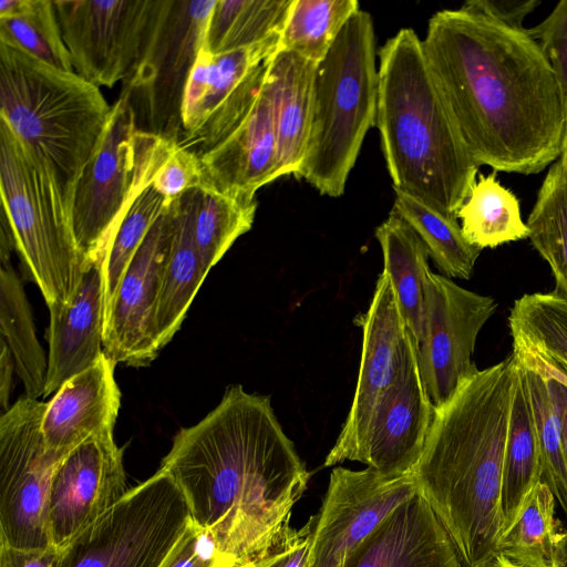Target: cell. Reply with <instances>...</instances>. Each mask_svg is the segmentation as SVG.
<instances>
[{"label":"cell","mask_w":567,"mask_h":567,"mask_svg":"<svg viewBox=\"0 0 567 567\" xmlns=\"http://www.w3.org/2000/svg\"><path fill=\"white\" fill-rule=\"evenodd\" d=\"M216 567H236L233 561H225Z\"/></svg>","instance_id":"f907efd6"},{"label":"cell","mask_w":567,"mask_h":567,"mask_svg":"<svg viewBox=\"0 0 567 567\" xmlns=\"http://www.w3.org/2000/svg\"><path fill=\"white\" fill-rule=\"evenodd\" d=\"M412 341L403 365L380 401L355 461L384 475L412 473L421 458L434 417Z\"/></svg>","instance_id":"ac0fdd59"},{"label":"cell","mask_w":567,"mask_h":567,"mask_svg":"<svg viewBox=\"0 0 567 567\" xmlns=\"http://www.w3.org/2000/svg\"><path fill=\"white\" fill-rule=\"evenodd\" d=\"M225 561L233 560L220 551L214 535L190 517L161 567H216Z\"/></svg>","instance_id":"60d3db41"},{"label":"cell","mask_w":567,"mask_h":567,"mask_svg":"<svg viewBox=\"0 0 567 567\" xmlns=\"http://www.w3.org/2000/svg\"><path fill=\"white\" fill-rule=\"evenodd\" d=\"M203 184L204 173L199 157L176 144L152 185L164 196L165 206H168L185 193L202 188Z\"/></svg>","instance_id":"ab89813d"},{"label":"cell","mask_w":567,"mask_h":567,"mask_svg":"<svg viewBox=\"0 0 567 567\" xmlns=\"http://www.w3.org/2000/svg\"><path fill=\"white\" fill-rule=\"evenodd\" d=\"M0 188L4 213L29 278L48 308L73 297L85 268L69 209L51 166L0 118Z\"/></svg>","instance_id":"52a82bcc"},{"label":"cell","mask_w":567,"mask_h":567,"mask_svg":"<svg viewBox=\"0 0 567 567\" xmlns=\"http://www.w3.org/2000/svg\"><path fill=\"white\" fill-rule=\"evenodd\" d=\"M417 494L413 472L332 470L316 524L307 567H342L352 550L402 503Z\"/></svg>","instance_id":"5bb4252c"},{"label":"cell","mask_w":567,"mask_h":567,"mask_svg":"<svg viewBox=\"0 0 567 567\" xmlns=\"http://www.w3.org/2000/svg\"><path fill=\"white\" fill-rule=\"evenodd\" d=\"M468 7L506 23L524 27V21L539 4L538 0H468Z\"/></svg>","instance_id":"7bdbcfd3"},{"label":"cell","mask_w":567,"mask_h":567,"mask_svg":"<svg viewBox=\"0 0 567 567\" xmlns=\"http://www.w3.org/2000/svg\"><path fill=\"white\" fill-rule=\"evenodd\" d=\"M256 209V196L221 193L213 187L197 189L194 236L208 271L238 237L250 230Z\"/></svg>","instance_id":"e575fe53"},{"label":"cell","mask_w":567,"mask_h":567,"mask_svg":"<svg viewBox=\"0 0 567 567\" xmlns=\"http://www.w3.org/2000/svg\"><path fill=\"white\" fill-rule=\"evenodd\" d=\"M189 518L179 487L158 470L63 547L54 567H161Z\"/></svg>","instance_id":"9c48e42d"},{"label":"cell","mask_w":567,"mask_h":567,"mask_svg":"<svg viewBox=\"0 0 567 567\" xmlns=\"http://www.w3.org/2000/svg\"><path fill=\"white\" fill-rule=\"evenodd\" d=\"M383 265L395 290L400 308L416 344L420 341L424 312V280L429 250L415 230L395 212L375 229Z\"/></svg>","instance_id":"d4e9b609"},{"label":"cell","mask_w":567,"mask_h":567,"mask_svg":"<svg viewBox=\"0 0 567 567\" xmlns=\"http://www.w3.org/2000/svg\"><path fill=\"white\" fill-rule=\"evenodd\" d=\"M422 41L435 82L480 166L533 175L559 158L565 102L527 28L464 3L434 13Z\"/></svg>","instance_id":"6da1fadb"},{"label":"cell","mask_w":567,"mask_h":567,"mask_svg":"<svg viewBox=\"0 0 567 567\" xmlns=\"http://www.w3.org/2000/svg\"><path fill=\"white\" fill-rule=\"evenodd\" d=\"M518 371L512 351L463 380L435 408L413 470L417 494L447 532L463 567L496 550L503 533L502 475Z\"/></svg>","instance_id":"3957f363"},{"label":"cell","mask_w":567,"mask_h":567,"mask_svg":"<svg viewBox=\"0 0 567 567\" xmlns=\"http://www.w3.org/2000/svg\"><path fill=\"white\" fill-rule=\"evenodd\" d=\"M47 403L20 398L0 417V544L51 546L48 528L53 474L65 455L50 451L42 435Z\"/></svg>","instance_id":"8fae6325"},{"label":"cell","mask_w":567,"mask_h":567,"mask_svg":"<svg viewBox=\"0 0 567 567\" xmlns=\"http://www.w3.org/2000/svg\"><path fill=\"white\" fill-rule=\"evenodd\" d=\"M217 0H156L137 64L123 81L122 95L140 130L178 142L183 95L203 47Z\"/></svg>","instance_id":"30bf717a"},{"label":"cell","mask_w":567,"mask_h":567,"mask_svg":"<svg viewBox=\"0 0 567 567\" xmlns=\"http://www.w3.org/2000/svg\"><path fill=\"white\" fill-rule=\"evenodd\" d=\"M540 453L534 414L519 364L502 475L503 533L512 525L525 498L540 482Z\"/></svg>","instance_id":"484cf974"},{"label":"cell","mask_w":567,"mask_h":567,"mask_svg":"<svg viewBox=\"0 0 567 567\" xmlns=\"http://www.w3.org/2000/svg\"><path fill=\"white\" fill-rule=\"evenodd\" d=\"M177 143L140 130L120 95L99 148L79 177L70 203L73 236L85 262L106 255L125 214L165 164Z\"/></svg>","instance_id":"ba28073f"},{"label":"cell","mask_w":567,"mask_h":567,"mask_svg":"<svg viewBox=\"0 0 567 567\" xmlns=\"http://www.w3.org/2000/svg\"><path fill=\"white\" fill-rule=\"evenodd\" d=\"M513 351L532 361L545 373L560 415L564 445L567 456V377L547 368L527 352L517 349H513Z\"/></svg>","instance_id":"f6af8a7d"},{"label":"cell","mask_w":567,"mask_h":567,"mask_svg":"<svg viewBox=\"0 0 567 567\" xmlns=\"http://www.w3.org/2000/svg\"><path fill=\"white\" fill-rule=\"evenodd\" d=\"M197 189L185 193L173 203L172 240L163 268L155 309V330L161 350L179 330L208 272L197 250L194 236Z\"/></svg>","instance_id":"cb8c5ba5"},{"label":"cell","mask_w":567,"mask_h":567,"mask_svg":"<svg viewBox=\"0 0 567 567\" xmlns=\"http://www.w3.org/2000/svg\"><path fill=\"white\" fill-rule=\"evenodd\" d=\"M560 158H563L567 163V103L565 106V121H564V131H563V140H561V152Z\"/></svg>","instance_id":"681fc988"},{"label":"cell","mask_w":567,"mask_h":567,"mask_svg":"<svg viewBox=\"0 0 567 567\" xmlns=\"http://www.w3.org/2000/svg\"><path fill=\"white\" fill-rule=\"evenodd\" d=\"M74 71L100 86H113L134 71L156 0L53 1Z\"/></svg>","instance_id":"4fadbf2b"},{"label":"cell","mask_w":567,"mask_h":567,"mask_svg":"<svg viewBox=\"0 0 567 567\" xmlns=\"http://www.w3.org/2000/svg\"><path fill=\"white\" fill-rule=\"evenodd\" d=\"M358 10L360 4L357 0H292L279 50L321 62Z\"/></svg>","instance_id":"8d00e7d4"},{"label":"cell","mask_w":567,"mask_h":567,"mask_svg":"<svg viewBox=\"0 0 567 567\" xmlns=\"http://www.w3.org/2000/svg\"><path fill=\"white\" fill-rule=\"evenodd\" d=\"M471 567H516L505 556L494 550Z\"/></svg>","instance_id":"7dc6e473"},{"label":"cell","mask_w":567,"mask_h":567,"mask_svg":"<svg viewBox=\"0 0 567 567\" xmlns=\"http://www.w3.org/2000/svg\"><path fill=\"white\" fill-rule=\"evenodd\" d=\"M179 487L192 519L236 567L269 550L307 489L310 473L268 395L240 384L197 424L181 429L161 468Z\"/></svg>","instance_id":"7a4b0ae2"},{"label":"cell","mask_w":567,"mask_h":567,"mask_svg":"<svg viewBox=\"0 0 567 567\" xmlns=\"http://www.w3.org/2000/svg\"><path fill=\"white\" fill-rule=\"evenodd\" d=\"M165 206L126 268L105 309L103 351L115 363L148 365L158 354L155 309L173 233Z\"/></svg>","instance_id":"2e32d148"},{"label":"cell","mask_w":567,"mask_h":567,"mask_svg":"<svg viewBox=\"0 0 567 567\" xmlns=\"http://www.w3.org/2000/svg\"><path fill=\"white\" fill-rule=\"evenodd\" d=\"M496 309L493 297L427 271L417 363L424 389L435 408L443 405L460 383L478 370L473 361L476 340Z\"/></svg>","instance_id":"7c38bea8"},{"label":"cell","mask_w":567,"mask_h":567,"mask_svg":"<svg viewBox=\"0 0 567 567\" xmlns=\"http://www.w3.org/2000/svg\"><path fill=\"white\" fill-rule=\"evenodd\" d=\"M342 567H463L447 532L419 494L402 503Z\"/></svg>","instance_id":"ffe728a7"},{"label":"cell","mask_w":567,"mask_h":567,"mask_svg":"<svg viewBox=\"0 0 567 567\" xmlns=\"http://www.w3.org/2000/svg\"><path fill=\"white\" fill-rule=\"evenodd\" d=\"M528 239L548 264L555 293L567 300V163H553L526 220Z\"/></svg>","instance_id":"4dcf8cb0"},{"label":"cell","mask_w":567,"mask_h":567,"mask_svg":"<svg viewBox=\"0 0 567 567\" xmlns=\"http://www.w3.org/2000/svg\"><path fill=\"white\" fill-rule=\"evenodd\" d=\"M115 364L103 352L93 365L68 380L47 403L42 435L50 451L66 455L93 435L113 433L121 405Z\"/></svg>","instance_id":"44dd1931"},{"label":"cell","mask_w":567,"mask_h":567,"mask_svg":"<svg viewBox=\"0 0 567 567\" xmlns=\"http://www.w3.org/2000/svg\"><path fill=\"white\" fill-rule=\"evenodd\" d=\"M199 159L203 187L221 193L256 196L260 187L280 178L272 107L265 84L244 122Z\"/></svg>","instance_id":"7402d4cb"},{"label":"cell","mask_w":567,"mask_h":567,"mask_svg":"<svg viewBox=\"0 0 567 567\" xmlns=\"http://www.w3.org/2000/svg\"><path fill=\"white\" fill-rule=\"evenodd\" d=\"M371 16L358 10L318 63L306 155L295 174L321 195L340 197L368 131L375 126L379 70Z\"/></svg>","instance_id":"8992f818"},{"label":"cell","mask_w":567,"mask_h":567,"mask_svg":"<svg viewBox=\"0 0 567 567\" xmlns=\"http://www.w3.org/2000/svg\"><path fill=\"white\" fill-rule=\"evenodd\" d=\"M164 207V196L150 185L134 200L112 236L104 259L105 309L133 256Z\"/></svg>","instance_id":"74e56055"},{"label":"cell","mask_w":567,"mask_h":567,"mask_svg":"<svg viewBox=\"0 0 567 567\" xmlns=\"http://www.w3.org/2000/svg\"><path fill=\"white\" fill-rule=\"evenodd\" d=\"M550 64L567 103V0H560L538 24L527 28Z\"/></svg>","instance_id":"f35d334b"},{"label":"cell","mask_w":567,"mask_h":567,"mask_svg":"<svg viewBox=\"0 0 567 567\" xmlns=\"http://www.w3.org/2000/svg\"><path fill=\"white\" fill-rule=\"evenodd\" d=\"M378 53L375 126L393 188L457 218L481 166L435 82L423 41L402 28Z\"/></svg>","instance_id":"277c9868"},{"label":"cell","mask_w":567,"mask_h":567,"mask_svg":"<svg viewBox=\"0 0 567 567\" xmlns=\"http://www.w3.org/2000/svg\"><path fill=\"white\" fill-rule=\"evenodd\" d=\"M104 259L85 265L81 281L65 305L49 307V357L43 396L93 365L103 351L105 316Z\"/></svg>","instance_id":"d6986e66"},{"label":"cell","mask_w":567,"mask_h":567,"mask_svg":"<svg viewBox=\"0 0 567 567\" xmlns=\"http://www.w3.org/2000/svg\"><path fill=\"white\" fill-rule=\"evenodd\" d=\"M564 532L556 518L555 495L539 482L502 534L496 550L516 567H556Z\"/></svg>","instance_id":"f1b7e54d"},{"label":"cell","mask_w":567,"mask_h":567,"mask_svg":"<svg viewBox=\"0 0 567 567\" xmlns=\"http://www.w3.org/2000/svg\"><path fill=\"white\" fill-rule=\"evenodd\" d=\"M354 322L362 329V353L352 405L324 466L355 461L373 414L394 383L414 340L400 308L390 276L377 280L369 309Z\"/></svg>","instance_id":"9a60e30c"},{"label":"cell","mask_w":567,"mask_h":567,"mask_svg":"<svg viewBox=\"0 0 567 567\" xmlns=\"http://www.w3.org/2000/svg\"><path fill=\"white\" fill-rule=\"evenodd\" d=\"M292 0H217L206 47L217 55L280 40Z\"/></svg>","instance_id":"d6a6232c"},{"label":"cell","mask_w":567,"mask_h":567,"mask_svg":"<svg viewBox=\"0 0 567 567\" xmlns=\"http://www.w3.org/2000/svg\"><path fill=\"white\" fill-rule=\"evenodd\" d=\"M60 550L53 545L39 549L14 548L0 544V567H54Z\"/></svg>","instance_id":"ee69618b"},{"label":"cell","mask_w":567,"mask_h":567,"mask_svg":"<svg viewBox=\"0 0 567 567\" xmlns=\"http://www.w3.org/2000/svg\"><path fill=\"white\" fill-rule=\"evenodd\" d=\"M0 40L53 68L74 71L53 1L1 0Z\"/></svg>","instance_id":"836d02e7"},{"label":"cell","mask_w":567,"mask_h":567,"mask_svg":"<svg viewBox=\"0 0 567 567\" xmlns=\"http://www.w3.org/2000/svg\"><path fill=\"white\" fill-rule=\"evenodd\" d=\"M316 516L299 529L286 525L269 550L248 567H307Z\"/></svg>","instance_id":"b9f144b4"},{"label":"cell","mask_w":567,"mask_h":567,"mask_svg":"<svg viewBox=\"0 0 567 567\" xmlns=\"http://www.w3.org/2000/svg\"><path fill=\"white\" fill-rule=\"evenodd\" d=\"M0 118L51 166L69 209L111 117L99 86L0 40Z\"/></svg>","instance_id":"5b68a950"},{"label":"cell","mask_w":567,"mask_h":567,"mask_svg":"<svg viewBox=\"0 0 567 567\" xmlns=\"http://www.w3.org/2000/svg\"><path fill=\"white\" fill-rule=\"evenodd\" d=\"M514 353L522 367L532 403L540 453V482L551 489L567 515V456L560 415L545 373L528 359Z\"/></svg>","instance_id":"d590c367"},{"label":"cell","mask_w":567,"mask_h":567,"mask_svg":"<svg viewBox=\"0 0 567 567\" xmlns=\"http://www.w3.org/2000/svg\"><path fill=\"white\" fill-rule=\"evenodd\" d=\"M123 449L113 433L93 435L71 450L51 483L48 528L61 550L79 533L118 502L128 489Z\"/></svg>","instance_id":"e0dca14e"},{"label":"cell","mask_w":567,"mask_h":567,"mask_svg":"<svg viewBox=\"0 0 567 567\" xmlns=\"http://www.w3.org/2000/svg\"><path fill=\"white\" fill-rule=\"evenodd\" d=\"M318 63L278 50L268 60L266 89L271 102L280 177L296 174L310 136Z\"/></svg>","instance_id":"603a6c76"},{"label":"cell","mask_w":567,"mask_h":567,"mask_svg":"<svg viewBox=\"0 0 567 567\" xmlns=\"http://www.w3.org/2000/svg\"><path fill=\"white\" fill-rule=\"evenodd\" d=\"M0 354V405L2 413L10 409L9 400L12 391V372L16 369L14 360L7 343L1 339Z\"/></svg>","instance_id":"bcb514c9"},{"label":"cell","mask_w":567,"mask_h":567,"mask_svg":"<svg viewBox=\"0 0 567 567\" xmlns=\"http://www.w3.org/2000/svg\"><path fill=\"white\" fill-rule=\"evenodd\" d=\"M0 333L14 360L25 396L43 395L48 361L38 341L31 307L11 259L0 261Z\"/></svg>","instance_id":"4316f807"},{"label":"cell","mask_w":567,"mask_h":567,"mask_svg":"<svg viewBox=\"0 0 567 567\" xmlns=\"http://www.w3.org/2000/svg\"><path fill=\"white\" fill-rule=\"evenodd\" d=\"M556 567H567V528L564 532Z\"/></svg>","instance_id":"c3c4849f"},{"label":"cell","mask_w":567,"mask_h":567,"mask_svg":"<svg viewBox=\"0 0 567 567\" xmlns=\"http://www.w3.org/2000/svg\"><path fill=\"white\" fill-rule=\"evenodd\" d=\"M513 349L567 377V300L550 292L524 293L509 310Z\"/></svg>","instance_id":"83f0119b"},{"label":"cell","mask_w":567,"mask_h":567,"mask_svg":"<svg viewBox=\"0 0 567 567\" xmlns=\"http://www.w3.org/2000/svg\"><path fill=\"white\" fill-rule=\"evenodd\" d=\"M457 219L465 238L481 250L526 239L529 235L519 199L501 184L496 172L478 174L457 212Z\"/></svg>","instance_id":"f546056e"},{"label":"cell","mask_w":567,"mask_h":567,"mask_svg":"<svg viewBox=\"0 0 567 567\" xmlns=\"http://www.w3.org/2000/svg\"><path fill=\"white\" fill-rule=\"evenodd\" d=\"M393 189V212L420 236L441 275L470 279L482 250L465 238L458 219L441 213L403 190Z\"/></svg>","instance_id":"1f68e13d"}]
</instances>
